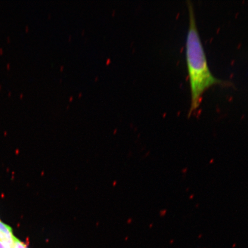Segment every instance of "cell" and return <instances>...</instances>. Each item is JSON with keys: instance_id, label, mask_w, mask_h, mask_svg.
Here are the masks:
<instances>
[{"instance_id": "6da1fadb", "label": "cell", "mask_w": 248, "mask_h": 248, "mask_svg": "<svg viewBox=\"0 0 248 248\" xmlns=\"http://www.w3.org/2000/svg\"><path fill=\"white\" fill-rule=\"evenodd\" d=\"M189 26L186 43V61L191 89L190 114L199 107L203 92L210 86L222 82L213 76L197 29L193 6L187 1Z\"/></svg>"}, {"instance_id": "7a4b0ae2", "label": "cell", "mask_w": 248, "mask_h": 248, "mask_svg": "<svg viewBox=\"0 0 248 248\" xmlns=\"http://www.w3.org/2000/svg\"><path fill=\"white\" fill-rule=\"evenodd\" d=\"M16 238L11 226L0 220V243L7 248H13Z\"/></svg>"}, {"instance_id": "3957f363", "label": "cell", "mask_w": 248, "mask_h": 248, "mask_svg": "<svg viewBox=\"0 0 248 248\" xmlns=\"http://www.w3.org/2000/svg\"><path fill=\"white\" fill-rule=\"evenodd\" d=\"M0 248H6L4 246H3V245L1 243H0Z\"/></svg>"}]
</instances>
